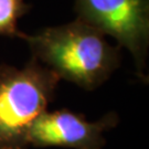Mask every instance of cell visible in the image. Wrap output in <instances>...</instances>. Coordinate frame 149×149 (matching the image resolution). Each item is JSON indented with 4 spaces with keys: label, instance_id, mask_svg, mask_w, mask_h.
Wrapping results in <instances>:
<instances>
[{
    "label": "cell",
    "instance_id": "obj_1",
    "mask_svg": "<svg viewBox=\"0 0 149 149\" xmlns=\"http://www.w3.org/2000/svg\"><path fill=\"white\" fill-rule=\"evenodd\" d=\"M23 40L33 59L60 80L86 91L103 85L120 63V47L111 44L105 34L77 18L34 34L26 33Z\"/></svg>",
    "mask_w": 149,
    "mask_h": 149
},
{
    "label": "cell",
    "instance_id": "obj_2",
    "mask_svg": "<svg viewBox=\"0 0 149 149\" xmlns=\"http://www.w3.org/2000/svg\"><path fill=\"white\" fill-rule=\"evenodd\" d=\"M60 81L33 58L22 69L0 64V149L29 148V132L54 100Z\"/></svg>",
    "mask_w": 149,
    "mask_h": 149
},
{
    "label": "cell",
    "instance_id": "obj_3",
    "mask_svg": "<svg viewBox=\"0 0 149 149\" xmlns=\"http://www.w3.org/2000/svg\"><path fill=\"white\" fill-rule=\"evenodd\" d=\"M77 19L114 38L133 55L138 74L147 71L149 0H75Z\"/></svg>",
    "mask_w": 149,
    "mask_h": 149
},
{
    "label": "cell",
    "instance_id": "obj_4",
    "mask_svg": "<svg viewBox=\"0 0 149 149\" xmlns=\"http://www.w3.org/2000/svg\"><path fill=\"white\" fill-rule=\"evenodd\" d=\"M118 124V116L109 113L97 122L86 120L84 115L68 108L44 112L33 123L28 136L29 147H65L102 149L106 139L103 134Z\"/></svg>",
    "mask_w": 149,
    "mask_h": 149
},
{
    "label": "cell",
    "instance_id": "obj_5",
    "mask_svg": "<svg viewBox=\"0 0 149 149\" xmlns=\"http://www.w3.org/2000/svg\"><path fill=\"white\" fill-rule=\"evenodd\" d=\"M29 10L26 0H0V37L23 40L26 33L19 30L18 22Z\"/></svg>",
    "mask_w": 149,
    "mask_h": 149
}]
</instances>
